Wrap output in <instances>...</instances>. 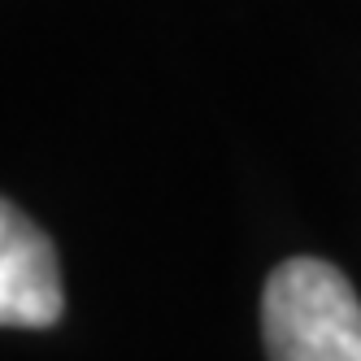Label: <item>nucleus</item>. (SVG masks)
Instances as JSON below:
<instances>
[{"instance_id":"nucleus-1","label":"nucleus","mask_w":361,"mask_h":361,"mask_svg":"<svg viewBox=\"0 0 361 361\" xmlns=\"http://www.w3.org/2000/svg\"><path fill=\"white\" fill-rule=\"evenodd\" d=\"M262 340L274 361H361V300L318 257L283 262L262 292Z\"/></svg>"},{"instance_id":"nucleus-2","label":"nucleus","mask_w":361,"mask_h":361,"mask_svg":"<svg viewBox=\"0 0 361 361\" xmlns=\"http://www.w3.org/2000/svg\"><path fill=\"white\" fill-rule=\"evenodd\" d=\"M61 314L66 292L53 240L0 196V326L44 331L61 322Z\"/></svg>"}]
</instances>
